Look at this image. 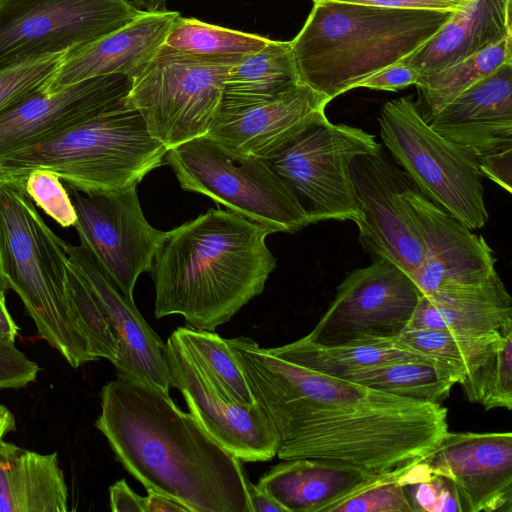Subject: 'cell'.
Segmentation results:
<instances>
[{
    "instance_id": "cell-1",
    "label": "cell",
    "mask_w": 512,
    "mask_h": 512,
    "mask_svg": "<svg viewBox=\"0 0 512 512\" xmlns=\"http://www.w3.org/2000/svg\"><path fill=\"white\" fill-rule=\"evenodd\" d=\"M268 415L281 460L316 458L401 475L448 431L440 403L407 399L299 366L250 337L227 339Z\"/></svg>"
},
{
    "instance_id": "cell-2",
    "label": "cell",
    "mask_w": 512,
    "mask_h": 512,
    "mask_svg": "<svg viewBox=\"0 0 512 512\" xmlns=\"http://www.w3.org/2000/svg\"><path fill=\"white\" fill-rule=\"evenodd\" d=\"M100 397L95 427L146 489L177 499L190 512H251L241 460L169 393L118 376Z\"/></svg>"
},
{
    "instance_id": "cell-3",
    "label": "cell",
    "mask_w": 512,
    "mask_h": 512,
    "mask_svg": "<svg viewBox=\"0 0 512 512\" xmlns=\"http://www.w3.org/2000/svg\"><path fill=\"white\" fill-rule=\"evenodd\" d=\"M272 232L229 209L210 208L164 232L150 270L156 318L181 315L214 331L260 295L277 260Z\"/></svg>"
},
{
    "instance_id": "cell-4",
    "label": "cell",
    "mask_w": 512,
    "mask_h": 512,
    "mask_svg": "<svg viewBox=\"0 0 512 512\" xmlns=\"http://www.w3.org/2000/svg\"><path fill=\"white\" fill-rule=\"evenodd\" d=\"M454 12L313 0L290 40L300 82L332 100L411 55Z\"/></svg>"
},
{
    "instance_id": "cell-5",
    "label": "cell",
    "mask_w": 512,
    "mask_h": 512,
    "mask_svg": "<svg viewBox=\"0 0 512 512\" xmlns=\"http://www.w3.org/2000/svg\"><path fill=\"white\" fill-rule=\"evenodd\" d=\"M0 289L20 297L39 335L73 368L97 360L70 298L63 239L43 220L21 179H0Z\"/></svg>"
},
{
    "instance_id": "cell-6",
    "label": "cell",
    "mask_w": 512,
    "mask_h": 512,
    "mask_svg": "<svg viewBox=\"0 0 512 512\" xmlns=\"http://www.w3.org/2000/svg\"><path fill=\"white\" fill-rule=\"evenodd\" d=\"M167 151L126 96L51 140L0 159V179L47 168L84 194L115 192L137 186Z\"/></svg>"
},
{
    "instance_id": "cell-7",
    "label": "cell",
    "mask_w": 512,
    "mask_h": 512,
    "mask_svg": "<svg viewBox=\"0 0 512 512\" xmlns=\"http://www.w3.org/2000/svg\"><path fill=\"white\" fill-rule=\"evenodd\" d=\"M181 188L203 194L272 233L311 224L289 183L266 159L234 153L203 135L165 154Z\"/></svg>"
},
{
    "instance_id": "cell-8",
    "label": "cell",
    "mask_w": 512,
    "mask_h": 512,
    "mask_svg": "<svg viewBox=\"0 0 512 512\" xmlns=\"http://www.w3.org/2000/svg\"><path fill=\"white\" fill-rule=\"evenodd\" d=\"M378 122L383 144L422 194L471 230L486 224L477 165L429 126L412 96L386 102Z\"/></svg>"
},
{
    "instance_id": "cell-9",
    "label": "cell",
    "mask_w": 512,
    "mask_h": 512,
    "mask_svg": "<svg viewBox=\"0 0 512 512\" xmlns=\"http://www.w3.org/2000/svg\"><path fill=\"white\" fill-rule=\"evenodd\" d=\"M233 66L193 58L162 44L132 77L128 99L151 135L169 150L207 134Z\"/></svg>"
},
{
    "instance_id": "cell-10",
    "label": "cell",
    "mask_w": 512,
    "mask_h": 512,
    "mask_svg": "<svg viewBox=\"0 0 512 512\" xmlns=\"http://www.w3.org/2000/svg\"><path fill=\"white\" fill-rule=\"evenodd\" d=\"M381 148L373 134L325 117L266 160L292 187L311 223L351 220L358 224L362 214L350 164L354 157Z\"/></svg>"
},
{
    "instance_id": "cell-11",
    "label": "cell",
    "mask_w": 512,
    "mask_h": 512,
    "mask_svg": "<svg viewBox=\"0 0 512 512\" xmlns=\"http://www.w3.org/2000/svg\"><path fill=\"white\" fill-rule=\"evenodd\" d=\"M141 13L128 0H0V71L89 44Z\"/></svg>"
},
{
    "instance_id": "cell-12",
    "label": "cell",
    "mask_w": 512,
    "mask_h": 512,
    "mask_svg": "<svg viewBox=\"0 0 512 512\" xmlns=\"http://www.w3.org/2000/svg\"><path fill=\"white\" fill-rule=\"evenodd\" d=\"M422 295L402 268L376 257L346 275L328 310L303 338L321 346L392 340L408 327Z\"/></svg>"
},
{
    "instance_id": "cell-13",
    "label": "cell",
    "mask_w": 512,
    "mask_h": 512,
    "mask_svg": "<svg viewBox=\"0 0 512 512\" xmlns=\"http://www.w3.org/2000/svg\"><path fill=\"white\" fill-rule=\"evenodd\" d=\"M136 187L95 194L67 189L77 214L73 227L80 244L130 300L138 277L150 272L164 234L146 220Z\"/></svg>"
},
{
    "instance_id": "cell-14",
    "label": "cell",
    "mask_w": 512,
    "mask_h": 512,
    "mask_svg": "<svg viewBox=\"0 0 512 512\" xmlns=\"http://www.w3.org/2000/svg\"><path fill=\"white\" fill-rule=\"evenodd\" d=\"M507 192L512 179V62L476 82L428 122Z\"/></svg>"
},
{
    "instance_id": "cell-15",
    "label": "cell",
    "mask_w": 512,
    "mask_h": 512,
    "mask_svg": "<svg viewBox=\"0 0 512 512\" xmlns=\"http://www.w3.org/2000/svg\"><path fill=\"white\" fill-rule=\"evenodd\" d=\"M350 174L362 219L357 225L363 250L386 258L412 278L424 258V245L405 192L412 182L383 149L358 155Z\"/></svg>"
},
{
    "instance_id": "cell-16",
    "label": "cell",
    "mask_w": 512,
    "mask_h": 512,
    "mask_svg": "<svg viewBox=\"0 0 512 512\" xmlns=\"http://www.w3.org/2000/svg\"><path fill=\"white\" fill-rule=\"evenodd\" d=\"M164 356L170 387L182 393L190 413L219 444L244 462L277 455L276 432L259 402L247 406L221 393L172 334Z\"/></svg>"
},
{
    "instance_id": "cell-17",
    "label": "cell",
    "mask_w": 512,
    "mask_h": 512,
    "mask_svg": "<svg viewBox=\"0 0 512 512\" xmlns=\"http://www.w3.org/2000/svg\"><path fill=\"white\" fill-rule=\"evenodd\" d=\"M132 78L107 74L53 93L41 86L0 111V159L51 140L128 96Z\"/></svg>"
},
{
    "instance_id": "cell-18",
    "label": "cell",
    "mask_w": 512,
    "mask_h": 512,
    "mask_svg": "<svg viewBox=\"0 0 512 512\" xmlns=\"http://www.w3.org/2000/svg\"><path fill=\"white\" fill-rule=\"evenodd\" d=\"M416 466L454 485L462 512H512V433L449 432Z\"/></svg>"
},
{
    "instance_id": "cell-19",
    "label": "cell",
    "mask_w": 512,
    "mask_h": 512,
    "mask_svg": "<svg viewBox=\"0 0 512 512\" xmlns=\"http://www.w3.org/2000/svg\"><path fill=\"white\" fill-rule=\"evenodd\" d=\"M405 198L424 245L423 261L412 278L424 295L471 288L496 272L493 250L482 236L429 200L413 182Z\"/></svg>"
},
{
    "instance_id": "cell-20",
    "label": "cell",
    "mask_w": 512,
    "mask_h": 512,
    "mask_svg": "<svg viewBox=\"0 0 512 512\" xmlns=\"http://www.w3.org/2000/svg\"><path fill=\"white\" fill-rule=\"evenodd\" d=\"M69 264L84 280L109 319L118 341L117 376L169 393L165 343L84 245L63 240Z\"/></svg>"
},
{
    "instance_id": "cell-21",
    "label": "cell",
    "mask_w": 512,
    "mask_h": 512,
    "mask_svg": "<svg viewBox=\"0 0 512 512\" xmlns=\"http://www.w3.org/2000/svg\"><path fill=\"white\" fill-rule=\"evenodd\" d=\"M331 101L305 84L256 105L219 110L206 136L241 155L269 159L306 128L326 117Z\"/></svg>"
},
{
    "instance_id": "cell-22",
    "label": "cell",
    "mask_w": 512,
    "mask_h": 512,
    "mask_svg": "<svg viewBox=\"0 0 512 512\" xmlns=\"http://www.w3.org/2000/svg\"><path fill=\"white\" fill-rule=\"evenodd\" d=\"M180 15L177 11L141 13L127 25L89 44L70 50L41 85L53 93L74 83L107 74L131 78L153 57Z\"/></svg>"
},
{
    "instance_id": "cell-23",
    "label": "cell",
    "mask_w": 512,
    "mask_h": 512,
    "mask_svg": "<svg viewBox=\"0 0 512 512\" xmlns=\"http://www.w3.org/2000/svg\"><path fill=\"white\" fill-rule=\"evenodd\" d=\"M283 461L267 470L257 486L286 512H331L333 507L355 494L402 475H381L329 459Z\"/></svg>"
},
{
    "instance_id": "cell-24",
    "label": "cell",
    "mask_w": 512,
    "mask_h": 512,
    "mask_svg": "<svg viewBox=\"0 0 512 512\" xmlns=\"http://www.w3.org/2000/svg\"><path fill=\"white\" fill-rule=\"evenodd\" d=\"M512 0H466L429 41L400 62L436 73L512 37Z\"/></svg>"
},
{
    "instance_id": "cell-25",
    "label": "cell",
    "mask_w": 512,
    "mask_h": 512,
    "mask_svg": "<svg viewBox=\"0 0 512 512\" xmlns=\"http://www.w3.org/2000/svg\"><path fill=\"white\" fill-rule=\"evenodd\" d=\"M407 328L507 334L512 332V298L496 271L471 288L423 294Z\"/></svg>"
},
{
    "instance_id": "cell-26",
    "label": "cell",
    "mask_w": 512,
    "mask_h": 512,
    "mask_svg": "<svg viewBox=\"0 0 512 512\" xmlns=\"http://www.w3.org/2000/svg\"><path fill=\"white\" fill-rule=\"evenodd\" d=\"M68 487L57 452L0 442V512H67Z\"/></svg>"
},
{
    "instance_id": "cell-27",
    "label": "cell",
    "mask_w": 512,
    "mask_h": 512,
    "mask_svg": "<svg viewBox=\"0 0 512 512\" xmlns=\"http://www.w3.org/2000/svg\"><path fill=\"white\" fill-rule=\"evenodd\" d=\"M302 84L291 42L270 40L234 65L224 83L220 110H237L272 100Z\"/></svg>"
},
{
    "instance_id": "cell-28",
    "label": "cell",
    "mask_w": 512,
    "mask_h": 512,
    "mask_svg": "<svg viewBox=\"0 0 512 512\" xmlns=\"http://www.w3.org/2000/svg\"><path fill=\"white\" fill-rule=\"evenodd\" d=\"M271 350L277 356L299 366L337 378H345L359 370L396 362L438 363L391 340L370 344L321 346L302 337Z\"/></svg>"
},
{
    "instance_id": "cell-29",
    "label": "cell",
    "mask_w": 512,
    "mask_h": 512,
    "mask_svg": "<svg viewBox=\"0 0 512 512\" xmlns=\"http://www.w3.org/2000/svg\"><path fill=\"white\" fill-rule=\"evenodd\" d=\"M505 335H476L443 329L406 328L391 341L437 361L452 373L457 384H461L472 377L490 358Z\"/></svg>"
},
{
    "instance_id": "cell-30",
    "label": "cell",
    "mask_w": 512,
    "mask_h": 512,
    "mask_svg": "<svg viewBox=\"0 0 512 512\" xmlns=\"http://www.w3.org/2000/svg\"><path fill=\"white\" fill-rule=\"evenodd\" d=\"M270 38L179 15L163 44L179 53L220 64L236 65L263 49Z\"/></svg>"
},
{
    "instance_id": "cell-31",
    "label": "cell",
    "mask_w": 512,
    "mask_h": 512,
    "mask_svg": "<svg viewBox=\"0 0 512 512\" xmlns=\"http://www.w3.org/2000/svg\"><path fill=\"white\" fill-rule=\"evenodd\" d=\"M512 62V37L506 38L436 73L421 76L418 100L421 117L428 122L440 109L466 89Z\"/></svg>"
},
{
    "instance_id": "cell-32",
    "label": "cell",
    "mask_w": 512,
    "mask_h": 512,
    "mask_svg": "<svg viewBox=\"0 0 512 512\" xmlns=\"http://www.w3.org/2000/svg\"><path fill=\"white\" fill-rule=\"evenodd\" d=\"M391 395L440 403L457 380L440 363L396 362L356 371L343 378Z\"/></svg>"
},
{
    "instance_id": "cell-33",
    "label": "cell",
    "mask_w": 512,
    "mask_h": 512,
    "mask_svg": "<svg viewBox=\"0 0 512 512\" xmlns=\"http://www.w3.org/2000/svg\"><path fill=\"white\" fill-rule=\"evenodd\" d=\"M171 334L221 393L247 406L258 402L227 339L188 325Z\"/></svg>"
},
{
    "instance_id": "cell-34",
    "label": "cell",
    "mask_w": 512,
    "mask_h": 512,
    "mask_svg": "<svg viewBox=\"0 0 512 512\" xmlns=\"http://www.w3.org/2000/svg\"><path fill=\"white\" fill-rule=\"evenodd\" d=\"M460 385L470 402L486 410L512 409V332L503 336L490 358Z\"/></svg>"
},
{
    "instance_id": "cell-35",
    "label": "cell",
    "mask_w": 512,
    "mask_h": 512,
    "mask_svg": "<svg viewBox=\"0 0 512 512\" xmlns=\"http://www.w3.org/2000/svg\"><path fill=\"white\" fill-rule=\"evenodd\" d=\"M69 293L81 331L96 359L115 362L118 341L105 312L78 272L69 264Z\"/></svg>"
},
{
    "instance_id": "cell-36",
    "label": "cell",
    "mask_w": 512,
    "mask_h": 512,
    "mask_svg": "<svg viewBox=\"0 0 512 512\" xmlns=\"http://www.w3.org/2000/svg\"><path fill=\"white\" fill-rule=\"evenodd\" d=\"M399 481L410 496L413 511L462 512L454 485L443 476L426 473L415 464Z\"/></svg>"
},
{
    "instance_id": "cell-37",
    "label": "cell",
    "mask_w": 512,
    "mask_h": 512,
    "mask_svg": "<svg viewBox=\"0 0 512 512\" xmlns=\"http://www.w3.org/2000/svg\"><path fill=\"white\" fill-rule=\"evenodd\" d=\"M21 180L25 192L35 205L60 226H74L77 220L76 210L59 175L47 168H34Z\"/></svg>"
},
{
    "instance_id": "cell-38",
    "label": "cell",
    "mask_w": 512,
    "mask_h": 512,
    "mask_svg": "<svg viewBox=\"0 0 512 512\" xmlns=\"http://www.w3.org/2000/svg\"><path fill=\"white\" fill-rule=\"evenodd\" d=\"M67 52L0 71V111L39 88L55 72Z\"/></svg>"
},
{
    "instance_id": "cell-39",
    "label": "cell",
    "mask_w": 512,
    "mask_h": 512,
    "mask_svg": "<svg viewBox=\"0 0 512 512\" xmlns=\"http://www.w3.org/2000/svg\"><path fill=\"white\" fill-rule=\"evenodd\" d=\"M399 478L373 485L340 502L331 512H414Z\"/></svg>"
},
{
    "instance_id": "cell-40",
    "label": "cell",
    "mask_w": 512,
    "mask_h": 512,
    "mask_svg": "<svg viewBox=\"0 0 512 512\" xmlns=\"http://www.w3.org/2000/svg\"><path fill=\"white\" fill-rule=\"evenodd\" d=\"M39 371V365L15 344H0V389L25 387L36 380Z\"/></svg>"
},
{
    "instance_id": "cell-41",
    "label": "cell",
    "mask_w": 512,
    "mask_h": 512,
    "mask_svg": "<svg viewBox=\"0 0 512 512\" xmlns=\"http://www.w3.org/2000/svg\"><path fill=\"white\" fill-rule=\"evenodd\" d=\"M420 77L415 69L398 62L366 78L356 88L395 92L411 85L416 86Z\"/></svg>"
},
{
    "instance_id": "cell-42",
    "label": "cell",
    "mask_w": 512,
    "mask_h": 512,
    "mask_svg": "<svg viewBox=\"0 0 512 512\" xmlns=\"http://www.w3.org/2000/svg\"><path fill=\"white\" fill-rule=\"evenodd\" d=\"M392 9L456 11L466 0H330Z\"/></svg>"
},
{
    "instance_id": "cell-43",
    "label": "cell",
    "mask_w": 512,
    "mask_h": 512,
    "mask_svg": "<svg viewBox=\"0 0 512 512\" xmlns=\"http://www.w3.org/2000/svg\"><path fill=\"white\" fill-rule=\"evenodd\" d=\"M109 499L113 512H145V497L135 493L124 479L110 486Z\"/></svg>"
},
{
    "instance_id": "cell-44",
    "label": "cell",
    "mask_w": 512,
    "mask_h": 512,
    "mask_svg": "<svg viewBox=\"0 0 512 512\" xmlns=\"http://www.w3.org/2000/svg\"><path fill=\"white\" fill-rule=\"evenodd\" d=\"M245 484L251 512H286L284 507L253 484L248 477L245 478Z\"/></svg>"
},
{
    "instance_id": "cell-45",
    "label": "cell",
    "mask_w": 512,
    "mask_h": 512,
    "mask_svg": "<svg viewBox=\"0 0 512 512\" xmlns=\"http://www.w3.org/2000/svg\"><path fill=\"white\" fill-rule=\"evenodd\" d=\"M145 512H190L189 508L177 499L151 489H146Z\"/></svg>"
},
{
    "instance_id": "cell-46",
    "label": "cell",
    "mask_w": 512,
    "mask_h": 512,
    "mask_svg": "<svg viewBox=\"0 0 512 512\" xmlns=\"http://www.w3.org/2000/svg\"><path fill=\"white\" fill-rule=\"evenodd\" d=\"M19 327L6 306L5 290L0 289V344H15Z\"/></svg>"
},
{
    "instance_id": "cell-47",
    "label": "cell",
    "mask_w": 512,
    "mask_h": 512,
    "mask_svg": "<svg viewBox=\"0 0 512 512\" xmlns=\"http://www.w3.org/2000/svg\"><path fill=\"white\" fill-rule=\"evenodd\" d=\"M136 9L144 13L167 11V0H128Z\"/></svg>"
},
{
    "instance_id": "cell-48",
    "label": "cell",
    "mask_w": 512,
    "mask_h": 512,
    "mask_svg": "<svg viewBox=\"0 0 512 512\" xmlns=\"http://www.w3.org/2000/svg\"><path fill=\"white\" fill-rule=\"evenodd\" d=\"M15 428V417L12 412L6 406H4L0 410V442L7 433L15 430Z\"/></svg>"
},
{
    "instance_id": "cell-49",
    "label": "cell",
    "mask_w": 512,
    "mask_h": 512,
    "mask_svg": "<svg viewBox=\"0 0 512 512\" xmlns=\"http://www.w3.org/2000/svg\"><path fill=\"white\" fill-rule=\"evenodd\" d=\"M4 407V405H0V410Z\"/></svg>"
}]
</instances>
